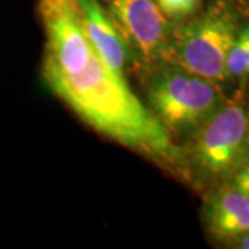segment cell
Listing matches in <instances>:
<instances>
[{
	"label": "cell",
	"instance_id": "cell-8",
	"mask_svg": "<svg viewBox=\"0 0 249 249\" xmlns=\"http://www.w3.org/2000/svg\"><path fill=\"white\" fill-rule=\"evenodd\" d=\"M85 34L90 45L111 71L124 76L132 50L100 0H78Z\"/></svg>",
	"mask_w": 249,
	"mask_h": 249
},
{
	"label": "cell",
	"instance_id": "cell-2",
	"mask_svg": "<svg viewBox=\"0 0 249 249\" xmlns=\"http://www.w3.org/2000/svg\"><path fill=\"white\" fill-rule=\"evenodd\" d=\"M147 97L150 111L175 140H187L227 101L219 83L170 62L152 73Z\"/></svg>",
	"mask_w": 249,
	"mask_h": 249
},
{
	"label": "cell",
	"instance_id": "cell-11",
	"mask_svg": "<svg viewBox=\"0 0 249 249\" xmlns=\"http://www.w3.org/2000/svg\"><path fill=\"white\" fill-rule=\"evenodd\" d=\"M224 184L234 187L238 191L244 193L247 196H249V158L234 170V173L227 178V181Z\"/></svg>",
	"mask_w": 249,
	"mask_h": 249
},
{
	"label": "cell",
	"instance_id": "cell-14",
	"mask_svg": "<svg viewBox=\"0 0 249 249\" xmlns=\"http://www.w3.org/2000/svg\"><path fill=\"white\" fill-rule=\"evenodd\" d=\"M248 79H249V61H248Z\"/></svg>",
	"mask_w": 249,
	"mask_h": 249
},
{
	"label": "cell",
	"instance_id": "cell-9",
	"mask_svg": "<svg viewBox=\"0 0 249 249\" xmlns=\"http://www.w3.org/2000/svg\"><path fill=\"white\" fill-rule=\"evenodd\" d=\"M249 61V22L240 27L237 36L226 58V75L227 80L248 79Z\"/></svg>",
	"mask_w": 249,
	"mask_h": 249
},
{
	"label": "cell",
	"instance_id": "cell-4",
	"mask_svg": "<svg viewBox=\"0 0 249 249\" xmlns=\"http://www.w3.org/2000/svg\"><path fill=\"white\" fill-rule=\"evenodd\" d=\"M183 148L191 178L224 184L249 158L245 106L227 100L187 139Z\"/></svg>",
	"mask_w": 249,
	"mask_h": 249
},
{
	"label": "cell",
	"instance_id": "cell-6",
	"mask_svg": "<svg viewBox=\"0 0 249 249\" xmlns=\"http://www.w3.org/2000/svg\"><path fill=\"white\" fill-rule=\"evenodd\" d=\"M104 7L132 53L144 62L165 60L172 29L157 0H104Z\"/></svg>",
	"mask_w": 249,
	"mask_h": 249
},
{
	"label": "cell",
	"instance_id": "cell-5",
	"mask_svg": "<svg viewBox=\"0 0 249 249\" xmlns=\"http://www.w3.org/2000/svg\"><path fill=\"white\" fill-rule=\"evenodd\" d=\"M37 11L45 29L42 71L75 72L94 54L85 34L78 0H39Z\"/></svg>",
	"mask_w": 249,
	"mask_h": 249
},
{
	"label": "cell",
	"instance_id": "cell-10",
	"mask_svg": "<svg viewBox=\"0 0 249 249\" xmlns=\"http://www.w3.org/2000/svg\"><path fill=\"white\" fill-rule=\"evenodd\" d=\"M165 17L173 22H180L193 17L202 7V0H157Z\"/></svg>",
	"mask_w": 249,
	"mask_h": 249
},
{
	"label": "cell",
	"instance_id": "cell-7",
	"mask_svg": "<svg viewBox=\"0 0 249 249\" xmlns=\"http://www.w3.org/2000/svg\"><path fill=\"white\" fill-rule=\"evenodd\" d=\"M202 222L216 242L232 247L249 232V196L229 184L214 186L205 196Z\"/></svg>",
	"mask_w": 249,
	"mask_h": 249
},
{
	"label": "cell",
	"instance_id": "cell-1",
	"mask_svg": "<svg viewBox=\"0 0 249 249\" xmlns=\"http://www.w3.org/2000/svg\"><path fill=\"white\" fill-rule=\"evenodd\" d=\"M47 86L82 121L101 134L190 178L184 148L96 52L75 72L42 71Z\"/></svg>",
	"mask_w": 249,
	"mask_h": 249
},
{
	"label": "cell",
	"instance_id": "cell-12",
	"mask_svg": "<svg viewBox=\"0 0 249 249\" xmlns=\"http://www.w3.org/2000/svg\"><path fill=\"white\" fill-rule=\"evenodd\" d=\"M232 248L238 249H249V232H247L245 235H242L240 240H237L232 244Z\"/></svg>",
	"mask_w": 249,
	"mask_h": 249
},
{
	"label": "cell",
	"instance_id": "cell-3",
	"mask_svg": "<svg viewBox=\"0 0 249 249\" xmlns=\"http://www.w3.org/2000/svg\"><path fill=\"white\" fill-rule=\"evenodd\" d=\"M238 29V17L231 7L224 1L212 3L172 29L163 61L222 85L227 80V53Z\"/></svg>",
	"mask_w": 249,
	"mask_h": 249
},
{
	"label": "cell",
	"instance_id": "cell-13",
	"mask_svg": "<svg viewBox=\"0 0 249 249\" xmlns=\"http://www.w3.org/2000/svg\"><path fill=\"white\" fill-rule=\"evenodd\" d=\"M247 109V139H248V145H249V103L248 106L245 107Z\"/></svg>",
	"mask_w": 249,
	"mask_h": 249
}]
</instances>
